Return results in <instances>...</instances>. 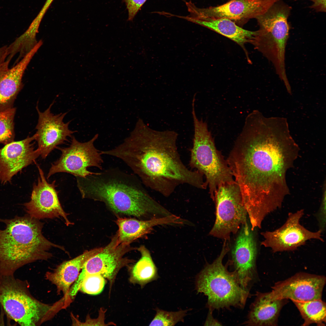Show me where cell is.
Wrapping results in <instances>:
<instances>
[{
  "instance_id": "83f0119b",
  "label": "cell",
  "mask_w": 326,
  "mask_h": 326,
  "mask_svg": "<svg viewBox=\"0 0 326 326\" xmlns=\"http://www.w3.org/2000/svg\"><path fill=\"white\" fill-rule=\"evenodd\" d=\"M106 280L99 274H93L86 276L83 281L80 290L88 294L95 295L100 294L103 290Z\"/></svg>"
},
{
  "instance_id": "d4e9b609",
  "label": "cell",
  "mask_w": 326,
  "mask_h": 326,
  "mask_svg": "<svg viewBox=\"0 0 326 326\" xmlns=\"http://www.w3.org/2000/svg\"><path fill=\"white\" fill-rule=\"evenodd\" d=\"M304 320L302 325L312 324L324 326L326 322V303L321 299L307 301H292Z\"/></svg>"
},
{
  "instance_id": "d6986e66",
  "label": "cell",
  "mask_w": 326,
  "mask_h": 326,
  "mask_svg": "<svg viewBox=\"0 0 326 326\" xmlns=\"http://www.w3.org/2000/svg\"><path fill=\"white\" fill-rule=\"evenodd\" d=\"M34 135L13 141L0 149V182L5 184L22 169L35 162L40 154L34 149Z\"/></svg>"
},
{
  "instance_id": "5b68a950",
  "label": "cell",
  "mask_w": 326,
  "mask_h": 326,
  "mask_svg": "<svg viewBox=\"0 0 326 326\" xmlns=\"http://www.w3.org/2000/svg\"><path fill=\"white\" fill-rule=\"evenodd\" d=\"M0 304L9 318L22 326H39L67 306L63 297L51 304L39 301L30 294L27 281L14 275L0 276Z\"/></svg>"
},
{
  "instance_id": "4fadbf2b",
  "label": "cell",
  "mask_w": 326,
  "mask_h": 326,
  "mask_svg": "<svg viewBox=\"0 0 326 326\" xmlns=\"http://www.w3.org/2000/svg\"><path fill=\"white\" fill-rule=\"evenodd\" d=\"M241 227L232 251V272L241 286L249 291L257 275V246L254 231L247 222Z\"/></svg>"
},
{
  "instance_id": "e0dca14e",
  "label": "cell",
  "mask_w": 326,
  "mask_h": 326,
  "mask_svg": "<svg viewBox=\"0 0 326 326\" xmlns=\"http://www.w3.org/2000/svg\"><path fill=\"white\" fill-rule=\"evenodd\" d=\"M54 102L44 111L40 110L38 104L36 109L38 115L37 130L34 134L38 151L43 159H45L57 146L67 141L75 131L69 128V121L65 123L63 119L67 112L54 114L51 111Z\"/></svg>"
},
{
  "instance_id": "44dd1931",
  "label": "cell",
  "mask_w": 326,
  "mask_h": 326,
  "mask_svg": "<svg viewBox=\"0 0 326 326\" xmlns=\"http://www.w3.org/2000/svg\"><path fill=\"white\" fill-rule=\"evenodd\" d=\"M116 223L118 227L117 233L119 244L130 245L136 239L150 233L156 225L171 224H181L180 218L174 215L157 218L154 217L148 220H139L132 218L118 219Z\"/></svg>"
},
{
  "instance_id": "7402d4cb",
  "label": "cell",
  "mask_w": 326,
  "mask_h": 326,
  "mask_svg": "<svg viewBox=\"0 0 326 326\" xmlns=\"http://www.w3.org/2000/svg\"><path fill=\"white\" fill-rule=\"evenodd\" d=\"M286 299L271 300L265 293L257 292L251 304L244 324L249 326H276L280 311Z\"/></svg>"
},
{
  "instance_id": "f546056e",
  "label": "cell",
  "mask_w": 326,
  "mask_h": 326,
  "mask_svg": "<svg viewBox=\"0 0 326 326\" xmlns=\"http://www.w3.org/2000/svg\"><path fill=\"white\" fill-rule=\"evenodd\" d=\"M147 0H123L128 11V20L132 21Z\"/></svg>"
},
{
  "instance_id": "cb8c5ba5",
  "label": "cell",
  "mask_w": 326,
  "mask_h": 326,
  "mask_svg": "<svg viewBox=\"0 0 326 326\" xmlns=\"http://www.w3.org/2000/svg\"><path fill=\"white\" fill-rule=\"evenodd\" d=\"M141 257L131 269L130 282L137 284L142 288L148 283L156 280L159 277L157 269L153 262L149 251L143 245L137 249Z\"/></svg>"
},
{
  "instance_id": "8fae6325",
  "label": "cell",
  "mask_w": 326,
  "mask_h": 326,
  "mask_svg": "<svg viewBox=\"0 0 326 326\" xmlns=\"http://www.w3.org/2000/svg\"><path fill=\"white\" fill-rule=\"evenodd\" d=\"M98 136L96 134L91 140L84 142H79L73 136L69 147L63 148L57 147L56 148L61 151V155L58 160L52 164L47 179L60 172L85 178L94 173L88 170L89 167H96L102 170L104 161L100 151L94 145Z\"/></svg>"
},
{
  "instance_id": "484cf974",
  "label": "cell",
  "mask_w": 326,
  "mask_h": 326,
  "mask_svg": "<svg viewBox=\"0 0 326 326\" xmlns=\"http://www.w3.org/2000/svg\"><path fill=\"white\" fill-rule=\"evenodd\" d=\"M16 110L13 107L0 112V143L5 145L14 141Z\"/></svg>"
},
{
  "instance_id": "6da1fadb",
  "label": "cell",
  "mask_w": 326,
  "mask_h": 326,
  "mask_svg": "<svg viewBox=\"0 0 326 326\" xmlns=\"http://www.w3.org/2000/svg\"><path fill=\"white\" fill-rule=\"evenodd\" d=\"M293 142L282 126L261 117L245 118L226 161L247 211L270 201V184L282 181L286 151Z\"/></svg>"
},
{
  "instance_id": "7c38bea8",
  "label": "cell",
  "mask_w": 326,
  "mask_h": 326,
  "mask_svg": "<svg viewBox=\"0 0 326 326\" xmlns=\"http://www.w3.org/2000/svg\"><path fill=\"white\" fill-rule=\"evenodd\" d=\"M304 214L302 209L289 213L286 221L280 227L272 231L261 232L264 239L261 245L270 248L274 253L294 251L311 239L324 242L321 231L312 232L300 224V221Z\"/></svg>"
},
{
  "instance_id": "30bf717a",
  "label": "cell",
  "mask_w": 326,
  "mask_h": 326,
  "mask_svg": "<svg viewBox=\"0 0 326 326\" xmlns=\"http://www.w3.org/2000/svg\"><path fill=\"white\" fill-rule=\"evenodd\" d=\"M131 249L129 245L119 244L116 234L100 252L85 263L78 277L70 288V296L74 298L80 290L85 277L93 274H99L107 279L110 290L120 270L134 262L124 257Z\"/></svg>"
},
{
  "instance_id": "ba28073f",
  "label": "cell",
  "mask_w": 326,
  "mask_h": 326,
  "mask_svg": "<svg viewBox=\"0 0 326 326\" xmlns=\"http://www.w3.org/2000/svg\"><path fill=\"white\" fill-rule=\"evenodd\" d=\"M291 10V7L281 0L275 2L256 18L260 28L250 43L278 72L285 69V49L290 29L288 19Z\"/></svg>"
},
{
  "instance_id": "ffe728a7",
  "label": "cell",
  "mask_w": 326,
  "mask_h": 326,
  "mask_svg": "<svg viewBox=\"0 0 326 326\" xmlns=\"http://www.w3.org/2000/svg\"><path fill=\"white\" fill-rule=\"evenodd\" d=\"M103 248L87 251L73 259L62 262L53 270L46 273V279L56 286L58 293L62 292L66 298L72 299L69 295L70 286L77 279L85 263Z\"/></svg>"
},
{
  "instance_id": "5bb4252c",
  "label": "cell",
  "mask_w": 326,
  "mask_h": 326,
  "mask_svg": "<svg viewBox=\"0 0 326 326\" xmlns=\"http://www.w3.org/2000/svg\"><path fill=\"white\" fill-rule=\"evenodd\" d=\"M278 0H230L219 6L205 8H198L190 2L187 8L190 15L193 17L225 18L236 24H241L263 14Z\"/></svg>"
},
{
  "instance_id": "603a6c76",
  "label": "cell",
  "mask_w": 326,
  "mask_h": 326,
  "mask_svg": "<svg viewBox=\"0 0 326 326\" xmlns=\"http://www.w3.org/2000/svg\"><path fill=\"white\" fill-rule=\"evenodd\" d=\"M212 30L233 41L244 50V45L250 42L256 34L240 27L233 21L225 18H198L191 16H179V18Z\"/></svg>"
},
{
  "instance_id": "9c48e42d",
  "label": "cell",
  "mask_w": 326,
  "mask_h": 326,
  "mask_svg": "<svg viewBox=\"0 0 326 326\" xmlns=\"http://www.w3.org/2000/svg\"><path fill=\"white\" fill-rule=\"evenodd\" d=\"M216 220L210 235L229 241L247 221L248 215L239 187L235 181L219 186L214 195Z\"/></svg>"
},
{
  "instance_id": "277c9868",
  "label": "cell",
  "mask_w": 326,
  "mask_h": 326,
  "mask_svg": "<svg viewBox=\"0 0 326 326\" xmlns=\"http://www.w3.org/2000/svg\"><path fill=\"white\" fill-rule=\"evenodd\" d=\"M0 222L6 225L0 229V276L14 275L26 264L50 258L49 251L53 248L65 250L46 239L42 233V223L28 214L0 218Z\"/></svg>"
},
{
  "instance_id": "9a60e30c",
  "label": "cell",
  "mask_w": 326,
  "mask_h": 326,
  "mask_svg": "<svg viewBox=\"0 0 326 326\" xmlns=\"http://www.w3.org/2000/svg\"><path fill=\"white\" fill-rule=\"evenodd\" d=\"M326 280L323 276L298 273L275 283L271 287V291L265 293L271 300L290 299L307 301L320 299Z\"/></svg>"
},
{
  "instance_id": "8992f818",
  "label": "cell",
  "mask_w": 326,
  "mask_h": 326,
  "mask_svg": "<svg viewBox=\"0 0 326 326\" xmlns=\"http://www.w3.org/2000/svg\"><path fill=\"white\" fill-rule=\"evenodd\" d=\"M229 241L224 240L219 256L211 264H207L196 280L198 293L208 298L206 304L213 310L231 307L243 308L249 293L240 285L232 272L223 265L224 257L229 250Z\"/></svg>"
},
{
  "instance_id": "1f68e13d",
  "label": "cell",
  "mask_w": 326,
  "mask_h": 326,
  "mask_svg": "<svg viewBox=\"0 0 326 326\" xmlns=\"http://www.w3.org/2000/svg\"><path fill=\"white\" fill-rule=\"evenodd\" d=\"M213 310L209 309V312L206 319L204 323L205 325L207 326H220L222 324L217 320L215 319L213 316Z\"/></svg>"
},
{
  "instance_id": "4dcf8cb0",
  "label": "cell",
  "mask_w": 326,
  "mask_h": 326,
  "mask_svg": "<svg viewBox=\"0 0 326 326\" xmlns=\"http://www.w3.org/2000/svg\"><path fill=\"white\" fill-rule=\"evenodd\" d=\"M312 1L313 4L310 7L317 12H326V0H309Z\"/></svg>"
},
{
  "instance_id": "2e32d148",
  "label": "cell",
  "mask_w": 326,
  "mask_h": 326,
  "mask_svg": "<svg viewBox=\"0 0 326 326\" xmlns=\"http://www.w3.org/2000/svg\"><path fill=\"white\" fill-rule=\"evenodd\" d=\"M37 166L39 174L37 182L34 184L30 200L24 204L28 214L38 219L62 217L67 226L72 224L60 203L56 181L48 182L42 169Z\"/></svg>"
},
{
  "instance_id": "7a4b0ae2",
  "label": "cell",
  "mask_w": 326,
  "mask_h": 326,
  "mask_svg": "<svg viewBox=\"0 0 326 326\" xmlns=\"http://www.w3.org/2000/svg\"><path fill=\"white\" fill-rule=\"evenodd\" d=\"M178 134L153 129L141 119L123 142L101 155L119 158L133 171L143 185L168 197L181 185L205 189L203 175L188 169L178 151Z\"/></svg>"
},
{
  "instance_id": "f1b7e54d",
  "label": "cell",
  "mask_w": 326,
  "mask_h": 326,
  "mask_svg": "<svg viewBox=\"0 0 326 326\" xmlns=\"http://www.w3.org/2000/svg\"><path fill=\"white\" fill-rule=\"evenodd\" d=\"M106 310L101 308L99 311V314L97 318L92 319L89 315L87 316L85 322H81L78 320L72 314V319L73 325L80 326H107L110 325H116L113 322H110L107 323L105 322V314Z\"/></svg>"
},
{
  "instance_id": "4316f807",
  "label": "cell",
  "mask_w": 326,
  "mask_h": 326,
  "mask_svg": "<svg viewBox=\"0 0 326 326\" xmlns=\"http://www.w3.org/2000/svg\"><path fill=\"white\" fill-rule=\"evenodd\" d=\"M156 314L149 326H174L177 323L184 322V318L188 310L177 312H168L156 308Z\"/></svg>"
},
{
  "instance_id": "52a82bcc",
  "label": "cell",
  "mask_w": 326,
  "mask_h": 326,
  "mask_svg": "<svg viewBox=\"0 0 326 326\" xmlns=\"http://www.w3.org/2000/svg\"><path fill=\"white\" fill-rule=\"evenodd\" d=\"M195 109H192L194 133L189 165L192 169L205 176L213 200L218 187L222 184L235 181L226 160L217 149L207 123L198 118Z\"/></svg>"
},
{
  "instance_id": "ac0fdd59",
  "label": "cell",
  "mask_w": 326,
  "mask_h": 326,
  "mask_svg": "<svg viewBox=\"0 0 326 326\" xmlns=\"http://www.w3.org/2000/svg\"><path fill=\"white\" fill-rule=\"evenodd\" d=\"M39 48L35 46L11 68L7 58L6 46L0 48V112L13 107L14 101L22 89V78L27 67Z\"/></svg>"
},
{
  "instance_id": "3957f363",
  "label": "cell",
  "mask_w": 326,
  "mask_h": 326,
  "mask_svg": "<svg viewBox=\"0 0 326 326\" xmlns=\"http://www.w3.org/2000/svg\"><path fill=\"white\" fill-rule=\"evenodd\" d=\"M77 179L83 198L102 202L116 213L138 217L149 213H168L149 195L136 175L118 168Z\"/></svg>"
}]
</instances>
